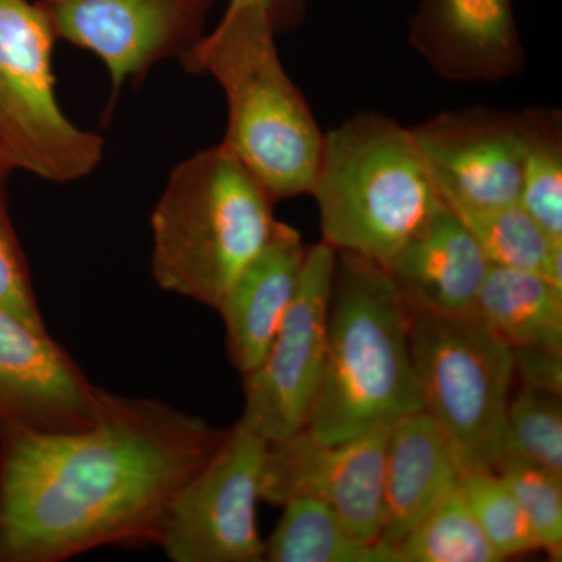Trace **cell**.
I'll use <instances>...</instances> for the list:
<instances>
[{
	"label": "cell",
	"mask_w": 562,
	"mask_h": 562,
	"mask_svg": "<svg viewBox=\"0 0 562 562\" xmlns=\"http://www.w3.org/2000/svg\"><path fill=\"white\" fill-rule=\"evenodd\" d=\"M225 431L154 398L114 394L83 430L0 425V562L158 546L173 501Z\"/></svg>",
	"instance_id": "6da1fadb"
},
{
	"label": "cell",
	"mask_w": 562,
	"mask_h": 562,
	"mask_svg": "<svg viewBox=\"0 0 562 562\" xmlns=\"http://www.w3.org/2000/svg\"><path fill=\"white\" fill-rule=\"evenodd\" d=\"M412 316L380 262L336 251L324 373L305 427L313 438L342 441L424 409Z\"/></svg>",
	"instance_id": "7a4b0ae2"
},
{
	"label": "cell",
	"mask_w": 562,
	"mask_h": 562,
	"mask_svg": "<svg viewBox=\"0 0 562 562\" xmlns=\"http://www.w3.org/2000/svg\"><path fill=\"white\" fill-rule=\"evenodd\" d=\"M277 32L257 2H228L217 27L181 60L227 99L224 144L273 202L312 194L325 133L288 76Z\"/></svg>",
	"instance_id": "3957f363"
},
{
	"label": "cell",
	"mask_w": 562,
	"mask_h": 562,
	"mask_svg": "<svg viewBox=\"0 0 562 562\" xmlns=\"http://www.w3.org/2000/svg\"><path fill=\"white\" fill-rule=\"evenodd\" d=\"M271 195L224 144L172 169L151 211V273L161 290L213 310L271 238Z\"/></svg>",
	"instance_id": "277c9868"
},
{
	"label": "cell",
	"mask_w": 562,
	"mask_h": 562,
	"mask_svg": "<svg viewBox=\"0 0 562 562\" xmlns=\"http://www.w3.org/2000/svg\"><path fill=\"white\" fill-rule=\"evenodd\" d=\"M310 195L322 241L380 265L446 206L412 127L372 111L325 133Z\"/></svg>",
	"instance_id": "5b68a950"
},
{
	"label": "cell",
	"mask_w": 562,
	"mask_h": 562,
	"mask_svg": "<svg viewBox=\"0 0 562 562\" xmlns=\"http://www.w3.org/2000/svg\"><path fill=\"white\" fill-rule=\"evenodd\" d=\"M412 351L424 401L461 471H495L506 454L513 347L479 313L412 306Z\"/></svg>",
	"instance_id": "8992f818"
},
{
	"label": "cell",
	"mask_w": 562,
	"mask_h": 562,
	"mask_svg": "<svg viewBox=\"0 0 562 562\" xmlns=\"http://www.w3.org/2000/svg\"><path fill=\"white\" fill-rule=\"evenodd\" d=\"M57 41L38 0H0V166L65 184L99 168L105 140L61 110Z\"/></svg>",
	"instance_id": "52a82bcc"
},
{
	"label": "cell",
	"mask_w": 562,
	"mask_h": 562,
	"mask_svg": "<svg viewBox=\"0 0 562 562\" xmlns=\"http://www.w3.org/2000/svg\"><path fill=\"white\" fill-rule=\"evenodd\" d=\"M268 447L246 422L225 431L216 452L172 503L158 542L169 560L265 561L258 502Z\"/></svg>",
	"instance_id": "ba28073f"
},
{
	"label": "cell",
	"mask_w": 562,
	"mask_h": 562,
	"mask_svg": "<svg viewBox=\"0 0 562 562\" xmlns=\"http://www.w3.org/2000/svg\"><path fill=\"white\" fill-rule=\"evenodd\" d=\"M336 250L321 241L308 247L297 292L260 366L244 376L243 422L269 443L306 427L327 353Z\"/></svg>",
	"instance_id": "9c48e42d"
},
{
	"label": "cell",
	"mask_w": 562,
	"mask_h": 562,
	"mask_svg": "<svg viewBox=\"0 0 562 562\" xmlns=\"http://www.w3.org/2000/svg\"><path fill=\"white\" fill-rule=\"evenodd\" d=\"M217 0H38L57 40L94 54L110 74L111 102L158 63L183 60L205 36Z\"/></svg>",
	"instance_id": "30bf717a"
},
{
	"label": "cell",
	"mask_w": 562,
	"mask_h": 562,
	"mask_svg": "<svg viewBox=\"0 0 562 562\" xmlns=\"http://www.w3.org/2000/svg\"><path fill=\"white\" fill-rule=\"evenodd\" d=\"M391 425L342 441L324 442L303 428L269 443L260 498L283 506L294 497L316 498L358 538L380 542L384 527V458Z\"/></svg>",
	"instance_id": "8fae6325"
},
{
	"label": "cell",
	"mask_w": 562,
	"mask_h": 562,
	"mask_svg": "<svg viewBox=\"0 0 562 562\" xmlns=\"http://www.w3.org/2000/svg\"><path fill=\"white\" fill-rule=\"evenodd\" d=\"M442 202L452 211L519 202L524 111L472 106L443 111L412 127Z\"/></svg>",
	"instance_id": "7c38bea8"
},
{
	"label": "cell",
	"mask_w": 562,
	"mask_h": 562,
	"mask_svg": "<svg viewBox=\"0 0 562 562\" xmlns=\"http://www.w3.org/2000/svg\"><path fill=\"white\" fill-rule=\"evenodd\" d=\"M110 398L49 333L33 330L0 310V425L79 431L101 419Z\"/></svg>",
	"instance_id": "4fadbf2b"
},
{
	"label": "cell",
	"mask_w": 562,
	"mask_h": 562,
	"mask_svg": "<svg viewBox=\"0 0 562 562\" xmlns=\"http://www.w3.org/2000/svg\"><path fill=\"white\" fill-rule=\"evenodd\" d=\"M408 41L436 76L454 83L514 79L527 58L513 0H422Z\"/></svg>",
	"instance_id": "5bb4252c"
},
{
	"label": "cell",
	"mask_w": 562,
	"mask_h": 562,
	"mask_svg": "<svg viewBox=\"0 0 562 562\" xmlns=\"http://www.w3.org/2000/svg\"><path fill=\"white\" fill-rule=\"evenodd\" d=\"M308 246L301 233L277 221L271 238L232 284L220 312L235 368L249 375L279 331L297 292Z\"/></svg>",
	"instance_id": "9a60e30c"
},
{
	"label": "cell",
	"mask_w": 562,
	"mask_h": 562,
	"mask_svg": "<svg viewBox=\"0 0 562 562\" xmlns=\"http://www.w3.org/2000/svg\"><path fill=\"white\" fill-rule=\"evenodd\" d=\"M382 266L413 308L464 314L476 312L491 265L464 222L446 205Z\"/></svg>",
	"instance_id": "2e32d148"
},
{
	"label": "cell",
	"mask_w": 562,
	"mask_h": 562,
	"mask_svg": "<svg viewBox=\"0 0 562 562\" xmlns=\"http://www.w3.org/2000/svg\"><path fill=\"white\" fill-rule=\"evenodd\" d=\"M461 472L430 414L422 409L391 424L384 458V527L380 542L395 553L422 517L460 484Z\"/></svg>",
	"instance_id": "e0dca14e"
},
{
	"label": "cell",
	"mask_w": 562,
	"mask_h": 562,
	"mask_svg": "<svg viewBox=\"0 0 562 562\" xmlns=\"http://www.w3.org/2000/svg\"><path fill=\"white\" fill-rule=\"evenodd\" d=\"M476 313L513 349L562 351V291L541 273L490 266Z\"/></svg>",
	"instance_id": "ac0fdd59"
},
{
	"label": "cell",
	"mask_w": 562,
	"mask_h": 562,
	"mask_svg": "<svg viewBox=\"0 0 562 562\" xmlns=\"http://www.w3.org/2000/svg\"><path fill=\"white\" fill-rule=\"evenodd\" d=\"M271 562H398L382 542L358 538L325 503L294 497L265 542Z\"/></svg>",
	"instance_id": "d6986e66"
},
{
	"label": "cell",
	"mask_w": 562,
	"mask_h": 562,
	"mask_svg": "<svg viewBox=\"0 0 562 562\" xmlns=\"http://www.w3.org/2000/svg\"><path fill=\"white\" fill-rule=\"evenodd\" d=\"M520 206L553 243L562 244V116L554 109L524 111Z\"/></svg>",
	"instance_id": "ffe728a7"
},
{
	"label": "cell",
	"mask_w": 562,
	"mask_h": 562,
	"mask_svg": "<svg viewBox=\"0 0 562 562\" xmlns=\"http://www.w3.org/2000/svg\"><path fill=\"white\" fill-rule=\"evenodd\" d=\"M395 553L401 562L503 561L473 517L460 484L422 517Z\"/></svg>",
	"instance_id": "44dd1931"
},
{
	"label": "cell",
	"mask_w": 562,
	"mask_h": 562,
	"mask_svg": "<svg viewBox=\"0 0 562 562\" xmlns=\"http://www.w3.org/2000/svg\"><path fill=\"white\" fill-rule=\"evenodd\" d=\"M472 233L491 266L546 276L553 243L520 203L480 211H453Z\"/></svg>",
	"instance_id": "7402d4cb"
},
{
	"label": "cell",
	"mask_w": 562,
	"mask_h": 562,
	"mask_svg": "<svg viewBox=\"0 0 562 562\" xmlns=\"http://www.w3.org/2000/svg\"><path fill=\"white\" fill-rule=\"evenodd\" d=\"M460 487L473 517L503 561L539 550L522 508L497 472L462 471Z\"/></svg>",
	"instance_id": "603a6c76"
},
{
	"label": "cell",
	"mask_w": 562,
	"mask_h": 562,
	"mask_svg": "<svg viewBox=\"0 0 562 562\" xmlns=\"http://www.w3.org/2000/svg\"><path fill=\"white\" fill-rule=\"evenodd\" d=\"M506 457L562 475L561 395L527 386L512 395L506 416Z\"/></svg>",
	"instance_id": "cb8c5ba5"
},
{
	"label": "cell",
	"mask_w": 562,
	"mask_h": 562,
	"mask_svg": "<svg viewBox=\"0 0 562 562\" xmlns=\"http://www.w3.org/2000/svg\"><path fill=\"white\" fill-rule=\"evenodd\" d=\"M495 472L508 484L527 517L538 549L562 557V475L520 458L506 457Z\"/></svg>",
	"instance_id": "d4e9b609"
},
{
	"label": "cell",
	"mask_w": 562,
	"mask_h": 562,
	"mask_svg": "<svg viewBox=\"0 0 562 562\" xmlns=\"http://www.w3.org/2000/svg\"><path fill=\"white\" fill-rule=\"evenodd\" d=\"M0 166V310L36 331H47L33 291L27 260L7 205V177Z\"/></svg>",
	"instance_id": "484cf974"
},
{
	"label": "cell",
	"mask_w": 562,
	"mask_h": 562,
	"mask_svg": "<svg viewBox=\"0 0 562 562\" xmlns=\"http://www.w3.org/2000/svg\"><path fill=\"white\" fill-rule=\"evenodd\" d=\"M514 379L520 386L532 390L562 392V351L543 347H516L513 349Z\"/></svg>",
	"instance_id": "4316f807"
},
{
	"label": "cell",
	"mask_w": 562,
	"mask_h": 562,
	"mask_svg": "<svg viewBox=\"0 0 562 562\" xmlns=\"http://www.w3.org/2000/svg\"><path fill=\"white\" fill-rule=\"evenodd\" d=\"M231 2H246V0H231ZM260 3L271 20L277 35L295 31L305 20L306 0H247Z\"/></svg>",
	"instance_id": "83f0119b"
}]
</instances>
